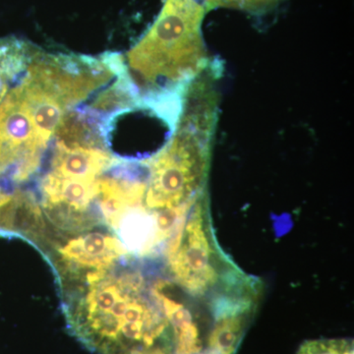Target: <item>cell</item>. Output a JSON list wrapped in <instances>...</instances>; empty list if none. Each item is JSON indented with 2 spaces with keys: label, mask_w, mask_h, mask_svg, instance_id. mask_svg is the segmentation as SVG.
<instances>
[{
  "label": "cell",
  "mask_w": 354,
  "mask_h": 354,
  "mask_svg": "<svg viewBox=\"0 0 354 354\" xmlns=\"http://www.w3.org/2000/svg\"><path fill=\"white\" fill-rule=\"evenodd\" d=\"M167 257L171 278L191 297L208 302L221 297H258L256 279L243 274L216 243L203 198L191 207L169 239Z\"/></svg>",
  "instance_id": "cell-1"
},
{
  "label": "cell",
  "mask_w": 354,
  "mask_h": 354,
  "mask_svg": "<svg viewBox=\"0 0 354 354\" xmlns=\"http://www.w3.org/2000/svg\"><path fill=\"white\" fill-rule=\"evenodd\" d=\"M202 13L196 0H167L151 31L130 53V68L140 80H174L180 53L197 39Z\"/></svg>",
  "instance_id": "cell-2"
},
{
  "label": "cell",
  "mask_w": 354,
  "mask_h": 354,
  "mask_svg": "<svg viewBox=\"0 0 354 354\" xmlns=\"http://www.w3.org/2000/svg\"><path fill=\"white\" fill-rule=\"evenodd\" d=\"M202 151L181 141L174 142L151 165L145 204L155 213L188 212L203 183L206 160Z\"/></svg>",
  "instance_id": "cell-3"
},
{
  "label": "cell",
  "mask_w": 354,
  "mask_h": 354,
  "mask_svg": "<svg viewBox=\"0 0 354 354\" xmlns=\"http://www.w3.org/2000/svg\"><path fill=\"white\" fill-rule=\"evenodd\" d=\"M257 297H221L209 302L212 323L206 351L235 354L255 314Z\"/></svg>",
  "instance_id": "cell-4"
},
{
  "label": "cell",
  "mask_w": 354,
  "mask_h": 354,
  "mask_svg": "<svg viewBox=\"0 0 354 354\" xmlns=\"http://www.w3.org/2000/svg\"><path fill=\"white\" fill-rule=\"evenodd\" d=\"M58 254L72 274L109 270L129 255L118 236L101 230L73 237L60 247Z\"/></svg>",
  "instance_id": "cell-5"
},
{
  "label": "cell",
  "mask_w": 354,
  "mask_h": 354,
  "mask_svg": "<svg viewBox=\"0 0 354 354\" xmlns=\"http://www.w3.org/2000/svg\"><path fill=\"white\" fill-rule=\"evenodd\" d=\"M169 283L160 281L152 286L174 335V354H201L206 351L209 329L202 325L190 307L176 299L167 291Z\"/></svg>",
  "instance_id": "cell-6"
},
{
  "label": "cell",
  "mask_w": 354,
  "mask_h": 354,
  "mask_svg": "<svg viewBox=\"0 0 354 354\" xmlns=\"http://www.w3.org/2000/svg\"><path fill=\"white\" fill-rule=\"evenodd\" d=\"M97 179L62 178L50 172L41 183L44 207L50 209H60L62 213L73 216V218L81 215L97 199Z\"/></svg>",
  "instance_id": "cell-7"
},
{
  "label": "cell",
  "mask_w": 354,
  "mask_h": 354,
  "mask_svg": "<svg viewBox=\"0 0 354 354\" xmlns=\"http://www.w3.org/2000/svg\"><path fill=\"white\" fill-rule=\"evenodd\" d=\"M113 164L111 153L99 147H68L57 143L50 174L62 178L94 180Z\"/></svg>",
  "instance_id": "cell-8"
},
{
  "label": "cell",
  "mask_w": 354,
  "mask_h": 354,
  "mask_svg": "<svg viewBox=\"0 0 354 354\" xmlns=\"http://www.w3.org/2000/svg\"><path fill=\"white\" fill-rule=\"evenodd\" d=\"M297 354H354L353 342L346 339H321L306 341Z\"/></svg>",
  "instance_id": "cell-9"
},
{
  "label": "cell",
  "mask_w": 354,
  "mask_h": 354,
  "mask_svg": "<svg viewBox=\"0 0 354 354\" xmlns=\"http://www.w3.org/2000/svg\"><path fill=\"white\" fill-rule=\"evenodd\" d=\"M212 6H232L247 9L264 8L279 0H207Z\"/></svg>",
  "instance_id": "cell-10"
},
{
  "label": "cell",
  "mask_w": 354,
  "mask_h": 354,
  "mask_svg": "<svg viewBox=\"0 0 354 354\" xmlns=\"http://www.w3.org/2000/svg\"><path fill=\"white\" fill-rule=\"evenodd\" d=\"M11 202V197L9 195L6 194V193L2 192V190L0 189V211H1L2 208L7 206L9 203Z\"/></svg>",
  "instance_id": "cell-11"
}]
</instances>
